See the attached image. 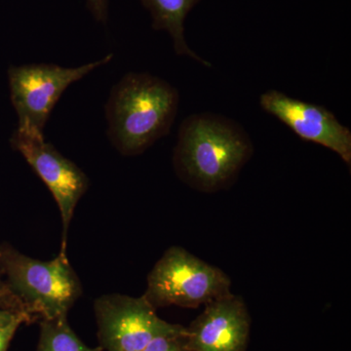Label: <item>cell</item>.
I'll return each instance as SVG.
<instances>
[{
	"label": "cell",
	"instance_id": "15",
	"mask_svg": "<svg viewBox=\"0 0 351 351\" xmlns=\"http://www.w3.org/2000/svg\"><path fill=\"white\" fill-rule=\"evenodd\" d=\"M88 7L95 18L105 23L108 19V0H87Z\"/></svg>",
	"mask_w": 351,
	"mask_h": 351
},
{
	"label": "cell",
	"instance_id": "5",
	"mask_svg": "<svg viewBox=\"0 0 351 351\" xmlns=\"http://www.w3.org/2000/svg\"><path fill=\"white\" fill-rule=\"evenodd\" d=\"M112 54L77 68L53 64L11 66L8 69L11 101L18 128L43 134L51 112L66 89L95 69L110 63Z\"/></svg>",
	"mask_w": 351,
	"mask_h": 351
},
{
	"label": "cell",
	"instance_id": "10",
	"mask_svg": "<svg viewBox=\"0 0 351 351\" xmlns=\"http://www.w3.org/2000/svg\"><path fill=\"white\" fill-rule=\"evenodd\" d=\"M152 18V27L170 34L176 54L193 58L205 66H212L189 48L184 38V21L200 0H141Z\"/></svg>",
	"mask_w": 351,
	"mask_h": 351
},
{
	"label": "cell",
	"instance_id": "9",
	"mask_svg": "<svg viewBox=\"0 0 351 351\" xmlns=\"http://www.w3.org/2000/svg\"><path fill=\"white\" fill-rule=\"evenodd\" d=\"M251 317L239 295H223L205 304L186 327V351H245L250 339Z\"/></svg>",
	"mask_w": 351,
	"mask_h": 351
},
{
	"label": "cell",
	"instance_id": "6",
	"mask_svg": "<svg viewBox=\"0 0 351 351\" xmlns=\"http://www.w3.org/2000/svg\"><path fill=\"white\" fill-rule=\"evenodd\" d=\"M99 346L106 351H141L166 335L186 327L161 319L145 295H103L94 302Z\"/></svg>",
	"mask_w": 351,
	"mask_h": 351
},
{
	"label": "cell",
	"instance_id": "8",
	"mask_svg": "<svg viewBox=\"0 0 351 351\" xmlns=\"http://www.w3.org/2000/svg\"><path fill=\"white\" fill-rule=\"evenodd\" d=\"M260 105L302 141L326 147L350 166L351 131L326 108L298 100L277 90L261 95Z\"/></svg>",
	"mask_w": 351,
	"mask_h": 351
},
{
	"label": "cell",
	"instance_id": "11",
	"mask_svg": "<svg viewBox=\"0 0 351 351\" xmlns=\"http://www.w3.org/2000/svg\"><path fill=\"white\" fill-rule=\"evenodd\" d=\"M36 351H103L85 345L69 326L68 316L41 319Z\"/></svg>",
	"mask_w": 351,
	"mask_h": 351
},
{
	"label": "cell",
	"instance_id": "3",
	"mask_svg": "<svg viewBox=\"0 0 351 351\" xmlns=\"http://www.w3.org/2000/svg\"><path fill=\"white\" fill-rule=\"evenodd\" d=\"M0 263L7 284L36 321L68 316L82 295V281L60 252L51 261L29 257L10 244H0Z\"/></svg>",
	"mask_w": 351,
	"mask_h": 351
},
{
	"label": "cell",
	"instance_id": "7",
	"mask_svg": "<svg viewBox=\"0 0 351 351\" xmlns=\"http://www.w3.org/2000/svg\"><path fill=\"white\" fill-rule=\"evenodd\" d=\"M34 172L43 180L56 201L63 223L62 253H66V240L75 208L89 189V179L75 162L47 143L43 134L17 128L10 138Z\"/></svg>",
	"mask_w": 351,
	"mask_h": 351
},
{
	"label": "cell",
	"instance_id": "13",
	"mask_svg": "<svg viewBox=\"0 0 351 351\" xmlns=\"http://www.w3.org/2000/svg\"><path fill=\"white\" fill-rule=\"evenodd\" d=\"M186 332L158 337L141 351H186Z\"/></svg>",
	"mask_w": 351,
	"mask_h": 351
},
{
	"label": "cell",
	"instance_id": "16",
	"mask_svg": "<svg viewBox=\"0 0 351 351\" xmlns=\"http://www.w3.org/2000/svg\"><path fill=\"white\" fill-rule=\"evenodd\" d=\"M18 314L23 313H11V311L0 309V326H1V325L6 324V323L10 322V321L12 320L14 317H16V316L18 315Z\"/></svg>",
	"mask_w": 351,
	"mask_h": 351
},
{
	"label": "cell",
	"instance_id": "12",
	"mask_svg": "<svg viewBox=\"0 0 351 351\" xmlns=\"http://www.w3.org/2000/svg\"><path fill=\"white\" fill-rule=\"evenodd\" d=\"M0 309L11 311L13 313L27 314L36 322V319L29 313L23 302L18 299L17 295L14 294L7 284L2 272L1 263H0Z\"/></svg>",
	"mask_w": 351,
	"mask_h": 351
},
{
	"label": "cell",
	"instance_id": "1",
	"mask_svg": "<svg viewBox=\"0 0 351 351\" xmlns=\"http://www.w3.org/2000/svg\"><path fill=\"white\" fill-rule=\"evenodd\" d=\"M253 152L248 133L234 120L196 113L180 126L173 165L191 188L215 193L232 186Z\"/></svg>",
	"mask_w": 351,
	"mask_h": 351
},
{
	"label": "cell",
	"instance_id": "2",
	"mask_svg": "<svg viewBox=\"0 0 351 351\" xmlns=\"http://www.w3.org/2000/svg\"><path fill=\"white\" fill-rule=\"evenodd\" d=\"M179 103V92L162 78L127 73L106 104L110 143L123 156H140L170 133Z\"/></svg>",
	"mask_w": 351,
	"mask_h": 351
},
{
	"label": "cell",
	"instance_id": "4",
	"mask_svg": "<svg viewBox=\"0 0 351 351\" xmlns=\"http://www.w3.org/2000/svg\"><path fill=\"white\" fill-rule=\"evenodd\" d=\"M232 281L223 270L195 257L186 249L170 247L147 276L144 294L154 308H195L230 294Z\"/></svg>",
	"mask_w": 351,
	"mask_h": 351
},
{
	"label": "cell",
	"instance_id": "14",
	"mask_svg": "<svg viewBox=\"0 0 351 351\" xmlns=\"http://www.w3.org/2000/svg\"><path fill=\"white\" fill-rule=\"evenodd\" d=\"M34 320L27 314H18L10 322L0 326V351L8 350L11 341L21 325L29 324Z\"/></svg>",
	"mask_w": 351,
	"mask_h": 351
}]
</instances>
